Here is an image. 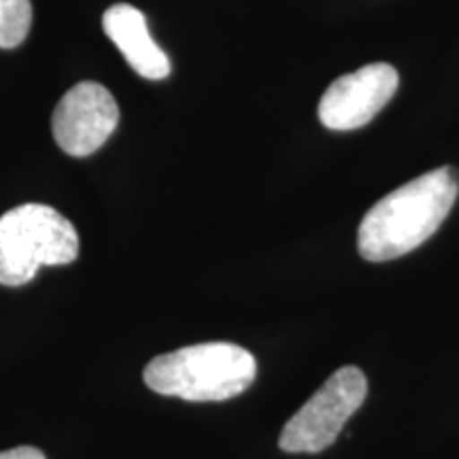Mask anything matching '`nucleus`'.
I'll return each instance as SVG.
<instances>
[{
    "label": "nucleus",
    "mask_w": 459,
    "mask_h": 459,
    "mask_svg": "<svg viewBox=\"0 0 459 459\" xmlns=\"http://www.w3.org/2000/svg\"><path fill=\"white\" fill-rule=\"evenodd\" d=\"M77 255V230L51 206L28 203L0 217V285L22 287L41 266H66Z\"/></svg>",
    "instance_id": "obj_3"
},
{
    "label": "nucleus",
    "mask_w": 459,
    "mask_h": 459,
    "mask_svg": "<svg viewBox=\"0 0 459 459\" xmlns=\"http://www.w3.org/2000/svg\"><path fill=\"white\" fill-rule=\"evenodd\" d=\"M368 394V381L355 366L336 370L313 398L285 423L279 446L285 453H321L341 436Z\"/></svg>",
    "instance_id": "obj_4"
},
{
    "label": "nucleus",
    "mask_w": 459,
    "mask_h": 459,
    "mask_svg": "<svg viewBox=\"0 0 459 459\" xmlns=\"http://www.w3.org/2000/svg\"><path fill=\"white\" fill-rule=\"evenodd\" d=\"M398 90L392 65L375 62L342 74L325 90L319 102V122L328 130H355L370 122Z\"/></svg>",
    "instance_id": "obj_6"
},
{
    "label": "nucleus",
    "mask_w": 459,
    "mask_h": 459,
    "mask_svg": "<svg viewBox=\"0 0 459 459\" xmlns=\"http://www.w3.org/2000/svg\"><path fill=\"white\" fill-rule=\"evenodd\" d=\"M32 26L30 0H0V49H15Z\"/></svg>",
    "instance_id": "obj_8"
},
{
    "label": "nucleus",
    "mask_w": 459,
    "mask_h": 459,
    "mask_svg": "<svg viewBox=\"0 0 459 459\" xmlns=\"http://www.w3.org/2000/svg\"><path fill=\"white\" fill-rule=\"evenodd\" d=\"M117 124L119 107L111 91L102 83L82 82L57 102L51 132L62 152L85 158L105 145Z\"/></svg>",
    "instance_id": "obj_5"
},
{
    "label": "nucleus",
    "mask_w": 459,
    "mask_h": 459,
    "mask_svg": "<svg viewBox=\"0 0 459 459\" xmlns=\"http://www.w3.org/2000/svg\"><path fill=\"white\" fill-rule=\"evenodd\" d=\"M257 364L247 349L232 342H203L158 355L147 364L145 385L160 395L187 402L237 398L255 381Z\"/></svg>",
    "instance_id": "obj_2"
},
{
    "label": "nucleus",
    "mask_w": 459,
    "mask_h": 459,
    "mask_svg": "<svg viewBox=\"0 0 459 459\" xmlns=\"http://www.w3.org/2000/svg\"><path fill=\"white\" fill-rule=\"evenodd\" d=\"M102 28L139 77L149 82H162L169 77L170 60L152 39L143 11L126 3L113 4L102 15Z\"/></svg>",
    "instance_id": "obj_7"
},
{
    "label": "nucleus",
    "mask_w": 459,
    "mask_h": 459,
    "mask_svg": "<svg viewBox=\"0 0 459 459\" xmlns=\"http://www.w3.org/2000/svg\"><path fill=\"white\" fill-rule=\"evenodd\" d=\"M459 194L451 166L434 169L381 198L358 230V249L368 262H389L421 247L443 226Z\"/></svg>",
    "instance_id": "obj_1"
},
{
    "label": "nucleus",
    "mask_w": 459,
    "mask_h": 459,
    "mask_svg": "<svg viewBox=\"0 0 459 459\" xmlns=\"http://www.w3.org/2000/svg\"><path fill=\"white\" fill-rule=\"evenodd\" d=\"M0 459H45V455L34 446H17V449L0 453Z\"/></svg>",
    "instance_id": "obj_9"
}]
</instances>
